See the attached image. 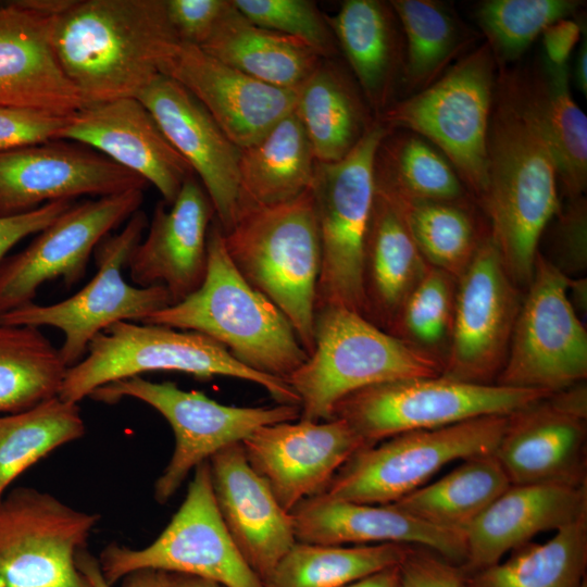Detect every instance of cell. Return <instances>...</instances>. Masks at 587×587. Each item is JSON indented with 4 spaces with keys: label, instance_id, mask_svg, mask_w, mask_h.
Masks as SVG:
<instances>
[{
    "label": "cell",
    "instance_id": "6da1fadb",
    "mask_svg": "<svg viewBox=\"0 0 587 587\" xmlns=\"http://www.w3.org/2000/svg\"><path fill=\"white\" fill-rule=\"evenodd\" d=\"M514 283L526 289L539 242L561 208L553 158L517 70L498 67L487 138V189L479 205Z\"/></svg>",
    "mask_w": 587,
    "mask_h": 587
},
{
    "label": "cell",
    "instance_id": "7a4b0ae2",
    "mask_svg": "<svg viewBox=\"0 0 587 587\" xmlns=\"http://www.w3.org/2000/svg\"><path fill=\"white\" fill-rule=\"evenodd\" d=\"M179 42L164 0H74L51 25L55 58L86 105L137 98Z\"/></svg>",
    "mask_w": 587,
    "mask_h": 587
},
{
    "label": "cell",
    "instance_id": "3957f363",
    "mask_svg": "<svg viewBox=\"0 0 587 587\" xmlns=\"http://www.w3.org/2000/svg\"><path fill=\"white\" fill-rule=\"evenodd\" d=\"M141 323L205 335L245 366L285 380L309 357L284 313L235 267L216 220L208 233V268L202 285Z\"/></svg>",
    "mask_w": 587,
    "mask_h": 587
},
{
    "label": "cell",
    "instance_id": "277c9868",
    "mask_svg": "<svg viewBox=\"0 0 587 587\" xmlns=\"http://www.w3.org/2000/svg\"><path fill=\"white\" fill-rule=\"evenodd\" d=\"M223 237L235 267L284 313L310 354L322 263L311 189L279 204L243 207Z\"/></svg>",
    "mask_w": 587,
    "mask_h": 587
},
{
    "label": "cell",
    "instance_id": "5b68a950",
    "mask_svg": "<svg viewBox=\"0 0 587 587\" xmlns=\"http://www.w3.org/2000/svg\"><path fill=\"white\" fill-rule=\"evenodd\" d=\"M441 365L340 305L315 309L314 347L286 382L299 398L300 419H333L335 405L363 388L387 382L434 377Z\"/></svg>",
    "mask_w": 587,
    "mask_h": 587
},
{
    "label": "cell",
    "instance_id": "8992f818",
    "mask_svg": "<svg viewBox=\"0 0 587 587\" xmlns=\"http://www.w3.org/2000/svg\"><path fill=\"white\" fill-rule=\"evenodd\" d=\"M158 371L240 378L262 386L278 404L299 405L285 379L245 366L210 337L130 321L110 325L89 342L85 357L67 367L58 396L78 403L104 385Z\"/></svg>",
    "mask_w": 587,
    "mask_h": 587
},
{
    "label": "cell",
    "instance_id": "52a82bcc",
    "mask_svg": "<svg viewBox=\"0 0 587 587\" xmlns=\"http://www.w3.org/2000/svg\"><path fill=\"white\" fill-rule=\"evenodd\" d=\"M497 76V62L484 41L430 85L390 104L378 118L389 129L414 133L435 146L478 207L487 189V138Z\"/></svg>",
    "mask_w": 587,
    "mask_h": 587
},
{
    "label": "cell",
    "instance_id": "ba28073f",
    "mask_svg": "<svg viewBox=\"0 0 587 587\" xmlns=\"http://www.w3.org/2000/svg\"><path fill=\"white\" fill-rule=\"evenodd\" d=\"M389 130L375 120L344 159L315 162L310 189L322 250L315 309L340 305L364 316L362 257L375 197V158Z\"/></svg>",
    "mask_w": 587,
    "mask_h": 587
},
{
    "label": "cell",
    "instance_id": "9c48e42d",
    "mask_svg": "<svg viewBox=\"0 0 587 587\" xmlns=\"http://www.w3.org/2000/svg\"><path fill=\"white\" fill-rule=\"evenodd\" d=\"M507 422L508 415H486L445 427L398 434L362 447L320 495L359 503H394L424 486L448 463L492 453Z\"/></svg>",
    "mask_w": 587,
    "mask_h": 587
},
{
    "label": "cell",
    "instance_id": "30bf717a",
    "mask_svg": "<svg viewBox=\"0 0 587 587\" xmlns=\"http://www.w3.org/2000/svg\"><path fill=\"white\" fill-rule=\"evenodd\" d=\"M550 392L444 377H414L373 385L341 399L333 419L344 420L366 445L398 434L434 429L486 415H509Z\"/></svg>",
    "mask_w": 587,
    "mask_h": 587
},
{
    "label": "cell",
    "instance_id": "8fae6325",
    "mask_svg": "<svg viewBox=\"0 0 587 587\" xmlns=\"http://www.w3.org/2000/svg\"><path fill=\"white\" fill-rule=\"evenodd\" d=\"M148 226L145 212L136 211L116 234H109L96 247L97 273L70 298L52 304L30 302L0 316V324L51 326L64 335L60 354L67 367L86 354L89 342L103 329L121 321L142 322L172 304L161 285L139 287L128 284L123 270Z\"/></svg>",
    "mask_w": 587,
    "mask_h": 587
},
{
    "label": "cell",
    "instance_id": "7c38bea8",
    "mask_svg": "<svg viewBox=\"0 0 587 587\" xmlns=\"http://www.w3.org/2000/svg\"><path fill=\"white\" fill-rule=\"evenodd\" d=\"M98 562L110 585L133 572L155 570L207 578L224 587H264L222 520L209 460L193 470L183 503L150 545L132 549L110 544Z\"/></svg>",
    "mask_w": 587,
    "mask_h": 587
},
{
    "label": "cell",
    "instance_id": "4fadbf2b",
    "mask_svg": "<svg viewBox=\"0 0 587 587\" xmlns=\"http://www.w3.org/2000/svg\"><path fill=\"white\" fill-rule=\"evenodd\" d=\"M104 403L123 398L140 400L155 409L175 436L172 458L154 484V498L164 504L200 463L233 444L242 442L258 428L300 419V407H234L201 391L184 390L175 383H153L141 376L104 385L89 396Z\"/></svg>",
    "mask_w": 587,
    "mask_h": 587
},
{
    "label": "cell",
    "instance_id": "5bb4252c",
    "mask_svg": "<svg viewBox=\"0 0 587 587\" xmlns=\"http://www.w3.org/2000/svg\"><path fill=\"white\" fill-rule=\"evenodd\" d=\"M569 279L538 250L497 385L553 394L586 380L587 332Z\"/></svg>",
    "mask_w": 587,
    "mask_h": 587
},
{
    "label": "cell",
    "instance_id": "9a60e30c",
    "mask_svg": "<svg viewBox=\"0 0 587 587\" xmlns=\"http://www.w3.org/2000/svg\"><path fill=\"white\" fill-rule=\"evenodd\" d=\"M100 515L18 487L0 500V587H89L77 553Z\"/></svg>",
    "mask_w": 587,
    "mask_h": 587
},
{
    "label": "cell",
    "instance_id": "2e32d148",
    "mask_svg": "<svg viewBox=\"0 0 587 587\" xmlns=\"http://www.w3.org/2000/svg\"><path fill=\"white\" fill-rule=\"evenodd\" d=\"M523 295L489 232L458 278L451 341L440 375L473 384H496Z\"/></svg>",
    "mask_w": 587,
    "mask_h": 587
},
{
    "label": "cell",
    "instance_id": "e0dca14e",
    "mask_svg": "<svg viewBox=\"0 0 587 587\" xmlns=\"http://www.w3.org/2000/svg\"><path fill=\"white\" fill-rule=\"evenodd\" d=\"M143 201V190L73 203L22 251L0 263V316L34 302L38 288L62 278L66 287L85 275L98 243L126 222Z\"/></svg>",
    "mask_w": 587,
    "mask_h": 587
},
{
    "label": "cell",
    "instance_id": "ac0fdd59",
    "mask_svg": "<svg viewBox=\"0 0 587 587\" xmlns=\"http://www.w3.org/2000/svg\"><path fill=\"white\" fill-rule=\"evenodd\" d=\"M587 387L582 382L508 415L494 451L511 485H587Z\"/></svg>",
    "mask_w": 587,
    "mask_h": 587
},
{
    "label": "cell",
    "instance_id": "d6986e66",
    "mask_svg": "<svg viewBox=\"0 0 587 587\" xmlns=\"http://www.w3.org/2000/svg\"><path fill=\"white\" fill-rule=\"evenodd\" d=\"M149 184L103 154L76 142L51 140L0 151V217L80 196H111Z\"/></svg>",
    "mask_w": 587,
    "mask_h": 587
},
{
    "label": "cell",
    "instance_id": "ffe728a7",
    "mask_svg": "<svg viewBox=\"0 0 587 587\" xmlns=\"http://www.w3.org/2000/svg\"><path fill=\"white\" fill-rule=\"evenodd\" d=\"M241 444L250 466L287 512L322 494L347 460L370 446L337 417L265 425Z\"/></svg>",
    "mask_w": 587,
    "mask_h": 587
},
{
    "label": "cell",
    "instance_id": "44dd1931",
    "mask_svg": "<svg viewBox=\"0 0 587 587\" xmlns=\"http://www.w3.org/2000/svg\"><path fill=\"white\" fill-rule=\"evenodd\" d=\"M137 99L202 183L215 220L227 232L242 209L239 153L205 108L178 82L160 75Z\"/></svg>",
    "mask_w": 587,
    "mask_h": 587
},
{
    "label": "cell",
    "instance_id": "7402d4cb",
    "mask_svg": "<svg viewBox=\"0 0 587 587\" xmlns=\"http://www.w3.org/2000/svg\"><path fill=\"white\" fill-rule=\"evenodd\" d=\"M59 140L86 146L153 185L171 204L193 172L137 98L89 104L70 115Z\"/></svg>",
    "mask_w": 587,
    "mask_h": 587
},
{
    "label": "cell",
    "instance_id": "603a6c76",
    "mask_svg": "<svg viewBox=\"0 0 587 587\" xmlns=\"http://www.w3.org/2000/svg\"><path fill=\"white\" fill-rule=\"evenodd\" d=\"M161 74L182 84L239 149L261 139L297 103L298 89L264 84L189 43L179 42Z\"/></svg>",
    "mask_w": 587,
    "mask_h": 587
},
{
    "label": "cell",
    "instance_id": "cb8c5ba5",
    "mask_svg": "<svg viewBox=\"0 0 587 587\" xmlns=\"http://www.w3.org/2000/svg\"><path fill=\"white\" fill-rule=\"evenodd\" d=\"M214 210L203 187L189 177L170 209L157 204L148 234L133 250L127 268L135 286L161 285L172 304L193 294L208 268V233Z\"/></svg>",
    "mask_w": 587,
    "mask_h": 587
},
{
    "label": "cell",
    "instance_id": "d4e9b609",
    "mask_svg": "<svg viewBox=\"0 0 587 587\" xmlns=\"http://www.w3.org/2000/svg\"><path fill=\"white\" fill-rule=\"evenodd\" d=\"M215 501L237 549L263 582L295 545L292 517L250 466L241 442L209 459Z\"/></svg>",
    "mask_w": 587,
    "mask_h": 587
},
{
    "label": "cell",
    "instance_id": "484cf974",
    "mask_svg": "<svg viewBox=\"0 0 587 587\" xmlns=\"http://www.w3.org/2000/svg\"><path fill=\"white\" fill-rule=\"evenodd\" d=\"M298 542L345 546L400 544L428 548L462 565L464 533L445 529L392 504L342 501L316 495L290 512Z\"/></svg>",
    "mask_w": 587,
    "mask_h": 587
},
{
    "label": "cell",
    "instance_id": "4316f807",
    "mask_svg": "<svg viewBox=\"0 0 587 587\" xmlns=\"http://www.w3.org/2000/svg\"><path fill=\"white\" fill-rule=\"evenodd\" d=\"M587 516V485H510L464 532L465 573L501 561L547 530Z\"/></svg>",
    "mask_w": 587,
    "mask_h": 587
},
{
    "label": "cell",
    "instance_id": "83f0119b",
    "mask_svg": "<svg viewBox=\"0 0 587 587\" xmlns=\"http://www.w3.org/2000/svg\"><path fill=\"white\" fill-rule=\"evenodd\" d=\"M53 17L0 2V105L70 115L86 107L51 43Z\"/></svg>",
    "mask_w": 587,
    "mask_h": 587
},
{
    "label": "cell",
    "instance_id": "f1b7e54d",
    "mask_svg": "<svg viewBox=\"0 0 587 587\" xmlns=\"http://www.w3.org/2000/svg\"><path fill=\"white\" fill-rule=\"evenodd\" d=\"M429 267L397 205L375 187L362 257L364 317L388 333Z\"/></svg>",
    "mask_w": 587,
    "mask_h": 587
},
{
    "label": "cell",
    "instance_id": "f546056e",
    "mask_svg": "<svg viewBox=\"0 0 587 587\" xmlns=\"http://www.w3.org/2000/svg\"><path fill=\"white\" fill-rule=\"evenodd\" d=\"M326 20L367 103L382 114L404 61L402 30L390 3L347 0Z\"/></svg>",
    "mask_w": 587,
    "mask_h": 587
},
{
    "label": "cell",
    "instance_id": "4dcf8cb0",
    "mask_svg": "<svg viewBox=\"0 0 587 587\" xmlns=\"http://www.w3.org/2000/svg\"><path fill=\"white\" fill-rule=\"evenodd\" d=\"M525 98L554 161L558 183L566 199L584 196L587 187V117L570 90L569 64L553 66L545 59L517 70Z\"/></svg>",
    "mask_w": 587,
    "mask_h": 587
},
{
    "label": "cell",
    "instance_id": "1f68e13d",
    "mask_svg": "<svg viewBox=\"0 0 587 587\" xmlns=\"http://www.w3.org/2000/svg\"><path fill=\"white\" fill-rule=\"evenodd\" d=\"M200 48L257 80L284 89H299L322 63V57L304 42L251 23L233 0Z\"/></svg>",
    "mask_w": 587,
    "mask_h": 587
},
{
    "label": "cell",
    "instance_id": "d6a6232c",
    "mask_svg": "<svg viewBox=\"0 0 587 587\" xmlns=\"http://www.w3.org/2000/svg\"><path fill=\"white\" fill-rule=\"evenodd\" d=\"M315 162L309 138L294 110L261 139L240 149L242 208L275 205L295 199L310 188Z\"/></svg>",
    "mask_w": 587,
    "mask_h": 587
},
{
    "label": "cell",
    "instance_id": "836d02e7",
    "mask_svg": "<svg viewBox=\"0 0 587 587\" xmlns=\"http://www.w3.org/2000/svg\"><path fill=\"white\" fill-rule=\"evenodd\" d=\"M295 112L321 163L344 159L375 122L355 85L323 63L299 87Z\"/></svg>",
    "mask_w": 587,
    "mask_h": 587
},
{
    "label": "cell",
    "instance_id": "e575fe53",
    "mask_svg": "<svg viewBox=\"0 0 587 587\" xmlns=\"http://www.w3.org/2000/svg\"><path fill=\"white\" fill-rule=\"evenodd\" d=\"M511 485L492 453L473 455L436 482L390 503L432 525L464 533Z\"/></svg>",
    "mask_w": 587,
    "mask_h": 587
},
{
    "label": "cell",
    "instance_id": "d590c367",
    "mask_svg": "<svg viewBox=\"0 0 587 587\" xmlns=\"http://www.w3.org/2000/svg\"><path fill=\"white\" fill-rule=\"evenodd\" d=\"M389 3L402 30V79L408 90L417 92L430 85L467 53L477 39V34L444 2L392 0Z\"/></svg>",
    "mask_w": 587,
    "mask_h": 587
},
{
    "label": "cell",
    "instance_id": "8d00e7d4",
    "mask_svg": "<svg viewBox=\"0 0 587 587\" xmlns=\"http://www.w3.org/2000/svg\"><path fill=\"white\" fill-rule=\"evenodd\" d=\"M374 175L377 189L399 199L475 202L449 160L408 130L387 133L376 152Z\"/></svg>",
    "mask_w": 587,
    "mask_h": 587
},
{
    "label": "cell",
    "instance_id": "74e56055",
    "mask_svg": "<svg viewBox=\"0 0 587 587\" xmlns=\"http://www.w3.org/2000/svg\"><path fill=\"white\" fill-rule=\"evenodd\" d=\"M504 561L465 573L469 587H583L587 583V516L545 542L529 541Z\"/></svg>",
    "mask_w": 587,
    "mask_h": 587
},
{
    "label": "cell",
    "instance_id": "f35d334b",
    "mask_svg": "<svg viewBox=\"0 0 587 587\" xmlns=\"http://www.w3.org/2000/svg\"><path fill=\"white\" fill-rule=\"evenodd\" d=\"M385 195L399 209L426 262L458 279L489 234L477 203L404 200Z\"/></svg>",
    "mask_w": 587,
    "mask_h": 587
},
{
    "label": "cell",
    "instance_id": "ab89813d",
    "mask_svg": "<svg viewBox=\"0 0 587 587\" xmlns=\"http://www.w3.org/2000/svg\"><path fill=\"white\" fill-rule=\"evenodd\" d=\"M67 366L38 327L0 324V413H17L55 397Z\"/></svg>",
    "mask_w": 587,
    "mask_h": 587
},
{
    "label": "cell",
    "instance_id": "60d3db41",
    "mask_svg": "<svg viewBox=\"0 0 587 587\" xmlns=\"http://www.w3.org/2000/svg\"><path fill=\"white\" fill-rule=\"evenodd\" d=\"M412 546H328L296 541L263 580L264 587H344L400 564Z\"/></svg>",
    "mask_w": 587,
    "mask_h": 587
},
{
    "label": "cell",
    "instance_id": "b9f144b4",
    "mask_svg": "<svg viewBox=\"0 0 587 587\" xmlns=\"http://www.w3.org/2000/svg\"><path fill=\"white\" fill-rule=\"evenodd\" d=\"M84 434L78 404L59 396L0 416V500L28 467Z\"/></svg>",
    "mask_w": 587,
    "mask_h": 587
},
{
    "label": "cell",
    "instance_id": "7bdbcfd3",
    "mask_svg": "<svg viewBox=\"0 0 587 587\" xmlns=\"http://www.w3.org/2000/svg\"><path fill=\"white\" fill-rule=\"evenodd\" d=\"M583 5L576 0H485L474 17L502 67L519 60L549 25L573 18Z\"/></svg>",
    "mask_w": 587,
    "mask_h": 587
},
{
    "label": "cell",
    "instance_id": "ee69618b",
    "mask_svg": "<svg viewBox=\"0 0 587 587\" xmlns=\"http://www.w3.org/2000/svg\"><path fill=\"white\" fill-rule=\"evenodd\" d=\"M457 282L447 272L430 266L402 304L388 332L438 362L441 369L451 341Z\"/></svg>",
    "mask_w": 587,
    "mask_h": 587
},
{
    "label": "cell",
    "instance_id": "f6af8a7d",
    "mask_svg": "<svg viewBox=\"0 0 587 587\" xmlns=\"http://www.w3.org/2000/svg\"><path fill=\"white\" fill-rule=\"evenodd\" d=\"M236 9L254 25L304 42L322 58L336 51L327 20L305 0H233Z\"/></svg>",
    "mask_w": 587,
    "mask_h": 587
},
{
    "label": "cell",
    "instance_id": "bcb514c9",
    "mask_svg": "<svg viewBox=\"0 0 587 587\" xmlns=\"http://www.w3.org/2000/svg\"><path fill=\"white\" fill-rule=\"evenodd\" d=\"M549 236V254L544 255L567 277H582L587 268V201L585 196L561 205Z\"/></svg>",
    "mask_w": 587,
    "mask_h": 587
},
{
    "label": "cell",
    "instance_id": "7dc6e473",
    "mask_svg": "<svg viewBox=\"0 0 587 587\" xmlns=\"http://www.w3.org/2000/svg\"><path fill=\"white\" fill-rule=\"evenodd\" d=\"M70 115L36 108L0 105V151L59 140Z\"/></svg>",
    "mask_w": 587,
    "mask_h": 587
},
{
    "label": "cell",
    "instance_id": "c3c4849f",
    "mask_svg": "<svg viewBox=\"0 0 587 587\" xmlns=\"http://www.w3.org/2000/svg\"><path fill=\"white\" fill-rule=\"evenodd\" d=\"M171 26L180 42L201 47L211 36L232 0H164Z\"/></svg>",
    "mask_w": 587,
    "mask_h": 587
},
{
    "label": "cell",
    "instance_id": "681fc988",
    "mask_svg": "<svg viewBox=\"0 0 587 587\" xmlns=\"http://www.w3.org/2000/svg\"><path fill=\"white\" fill-rule=\"evenodd\" d=\"M401 587H469L463 569L439 553L412 546L400 563Z\"/></svg>",
    "mask_w": 587,
    "mask_h": 587
},
{
    "label": "cell",
    "instance_id": "f907efd6",
    "mask_svg": "<svg viewBox=\"0 0 587 587\" xmlns=\"http://www.w3.org/2000/svg\"><path fill=\"white\" fill-rule=\"evenodd\" d=\"M73 203L71 200H59L26 213L0 217V263L12 247L27 236L40 233Z\"/></svg>",
    "mask_w": 587,
    "mask_h": 587
},
{
    "label": "cell",
    "instance_id": "816d5d0a",
    "mask_svg": "<svg viewBox=\"0 0 587 587\" xmlns=\"http://www.w3.org/2000/svg\"><path fill=\"white\" fill-rule=\"evenodd\" d=\"M582 35L583 24L574 17L559 20L549 25L541 34L544 59L553 66L567 65Z\"/></svg>",
    "mask_w": 587,
    "mask_h": 587
},
{
    "label": "cell",
    "instance_id": "f5cc1de1",
    "mask_svg": "<svg viewBox=\"0 0 587 587\" xmlns=\"http://www.w3.org/2000/svg\"><path fill=\"white\" fill-rule=\"evenodd\" d=\"M76 564L89 587H114L103 577L99 562L85 549L76 555ZM167 573L155 570H141L126 575L121 587H165Z\"/></svg>",
    "mask_w": 587,
    "mask_h": 587
},
{
    "label": "cell",
    "instance_id": "db71d44e",
    "mask_svg": "<svg viewBox=\"0 0 587 587\" xmlns=\"http://www.w3.org/2000/svg\"><path fill=\"white\" fill-rule=\"evenodd\" d=\"M344 587H401L400 564L377 571Z\"/></svg>",
    "mask_w": 587,
    "mask_h": 587
},
{
    "label": "cell",
    "instance_id": "11a10c76",
    "mask_svg": "<svg viewBox=\"0 0 587 587\" xmlns=\"http://www.w3.org/2000/svg\"><path fill=\"white\" fill-rule=\"evenodd\" d=\"M18 5L46 17H55L67 10L74 0H14Z\"/></svg>",
    "mask_w": 587,
    "mask_h": 587
},
{
    "label": "cell",
    "instance_id": "9f6ffc18",
    "mask_svg": "<svg viewBox=\"0 0 587 587\" xmlns=\"http://www.w3.org/2000/svg\"><path fill=\"white\" fill-rule=\"evenodd\" d=\"M573 79L579 91L587 97V38L586 33L578 43L575 54Z\"/></svg>",
    "mask_w": 587,
    "mask_h": 587
},
{
    "label": "cell",
    "instance_id": "6f0895ef",
    "mask_svg": "<svg viewBox=\"0 0 587 587\" xmlns=\"http://www.w3.org/2000/svg\"><path fill=\"white\" fill-rule=\"evenodd\" d=\"M567 296L574 310L586 312L587 300V280L586 277H570L567 286ZM579 315V314H578Z\"/></svg>",
    "mask_w": 587,
    "mask_h": 587
},
{
    "label": "cell",
    "instance_id": "680465c9",
    "mask_svg": "<svg viewBox=\"0 0 587 587\" xmlns=\"http://www.w3.org/2000/svg\"><path fill=\"white\" fill-rule=\"evenodd\" d=\"M165 587H224L221 584L186 574L167 573Z\"/></svg>",
    "mask_w": 587,
    "mask_h": 587
},
{
    "label": "cell",
    "instance_id": "91938a15",
    "mask_svg": "<svg viewBox=\"0 0 587 587\" xmlns=\"http://www.w3.org/2000/svg\"><path fill=\"white\" fill-rule=\"evenodd\" d=\"M583 587H587V583H586V584H584V586H583Z\"/></svg>",
    "mask_w": 587,
    "mask_h": 587
}]
</instances>
